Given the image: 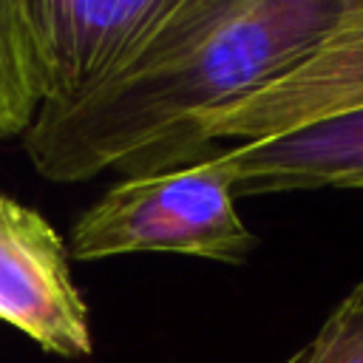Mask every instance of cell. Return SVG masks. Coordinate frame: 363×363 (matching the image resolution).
Masks as SVG:
<instances>
[{
	"instance_id": "obj_3",
	"label": "cell",
	"mask_w": 363,
	"mask_h": 363,
	"mask_svg": "<svg viewBox=\"0 0 363 363\" xmlns=\"http://www.w3.org/2000/svg\"><path fill=\"white\" fill-rule=\"evenodd\" d=\"M363 108V0H346L326 34L281 77L213 111L193 128L201 147L258 142Z\"/></svg>"
},
{
	"instance_id": "obj_1",
	"label": "cell",
	"mask_w": 363,
	"mask_h": 363,
	"mask_svg": "<svg viewBox=\"0 0 363 363\" xmlns=\"http://www.w3.org/2000/svg\"><path fill=\"white\" fill-rule=\"evenodd\" d=\"M346 0H179L153 40L77 99L43 105L23 136L48 182L145 176L207 156L196 122L295 65Z\"/></svg>"
},
{
	"instance_id": "obj_7",
	"label": "cell",
	"mask_w": 363,
	"mask_h": 363,
	"mask_svg": "<svg viewBox=\"0 0 363 363\" xmlns=\"http://www.w3.org/2000/svg\"><path fill=\"white\" fill-rule=\"evenodd\" d=\"M43 99L26 0H0V139L26 136Z\"/></svg>"
},
{
	"instance_id": "obj_5",
	"label": "cell",
	"mask_w": 363,
	"mask_h": 363,
	"mask_svg": "<svg viewBox=\"0 0 363 363\" xmlns=\"http://www.w3.org/2000/svg\"><path fill=\"white\" fill-rule=\"evenodd\" d=\"M68 247L34 207L0 193V320L43 352L88 357V306L71 278Z\"/></svg>"
},
{
	"instance_id": "obj_6",
	"label": "cell",
	"mask_w": 363,
	"mask_h": 363,
	"mask_svg": "<svg viewBox=\"0 0 363 363\" xmlns=\"http://www.w3.org/2000/svg\"><path fill=\"white\" fill-rule=\"evenodd\" d=\"M235 199L281 190L363 187V108L218 150Z\"/></svg>"
},
{
	"instance_id": "obj_9",
	"label": "cell",
	"mask_w": 363,
	"mask_h": 363,
	"mask_svg": "<svg viewBox=\"0 0 363 363\" xmlns=\"http://www.w3.org/2000/svg\"><path fill=\"white\" fill-rule=\"evenodd\" d=\"M303 354H306V346H301V349H298L295 354H289L284 363H301V360H303Z\"/></svg>"
},
{
	"instance_id": "obj_4",
	"label": "cell",
	"mask_w": 363,
	"mask_h": 363,
	"mask_svg": "<svg viewBox=\"0 0 363 363\" xmlns=\"http://www.w3.org/2000/svg\"><path fill=\"white\" fill-rule=\"evenodd\" d=\"M179 0H26L43 105L77 99L128 65Z\"/></svg>"
},
{
	"instance_id": "obj_2",
	"label": "cell",
	"mask_w": 363,
	"mask_h": 363,
	"mask_svg": "<svg viewBox=\"0 0 363 363\" xmlns=\"http://www.w3.org/2000/svg\"><path fill=\"white\" fill-rule=\"evenodd\" d=\"M218 150L145 176H125L71 227L68 255L99 261L136 252L244 264L258 238L235 210Z\"/></svg>"
},
{
	"instance_id": "obj_8",
	"label": "cell",
	"mask_w": 363,
	"mask_h": 363,
	"mask_svg": "<svg viewBox=\"0 0 363 363\" xmlns=\"http://www.w3.org/2000/svg\"><path fill=\"white\" fill-rule=\"evenodd\" d=\"M301 363H363V281L329 309Z\"/></svg>"
}]
</instances>
